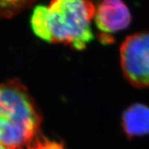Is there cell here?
Returning a JSON list of instances; mask_svg holds the SVG:
<instances>
[{"instance_id": "4", "label": "cell", "mask_w": 149, "mask_h": 149, "mask_svg": "<svg viewBox=\"0 0 149 149\" xmlns=\"http://www.w3.org/2000/svg\"><path fill=\"white\" fill-rule=\"evenodd\" d=\"M131 21V12L123 0H101L94 14L95 24L105 43L112 42L110 34L126 29Z\"/></svg>"}, {"instance_id": "2", "label": "cell", "mask_w": 149, "mask_h": 149, "mask_svg": "<svg viewBox=\"0 0 149 149\" xmlns=\"http://www.w3.org/2000/svg\"><path fill=\"white\" fill-rule=\"evenodd\" d=\"M41 122L39 108L18 79L0 84V142L24 149L40 132Z\"/></svg>"}, {"instance_id": "1", "label": "cell", "mask_w": 149, "mask_h": 149, "mask_svg": "<svg viewBox=\"0 0 149 149\" xmlns=\"http://www.w3.org/2000/svg\"><path fill=\"white\" fill-rule=\"evenodd\" d=\"M95 11L91 0H50L33 8L30 23L43 41L82 50L94 40L91 22Z\"/></svg>"}, {"instance_id": "8", "label": "cell", "mask_w": 149, "mask_h": 149, "mask_svg": "<svg viewBox=\"0 0 149 149\" xmlns=\"http://www.w3.org/2000/svg\"><path fill=\"white\" fill-rule=\"evenodd\" d=\"M0 149H12V148H10L7 147L6 145H5L4 144H2V142H0Z\"/></svg>"}, {"instance_id": "6", "label": "cell", "mask_w": 149, "mask_h": 149, "mask_svg": "<svg viewBox=\"0 0 149 149\" xmlns=\"http://www.w3.org/2000/svg\"><path fill=\"white\" fill-rule=\"evenodd\" d=\"M36 0H0V18H9L29 8Z\"/></svg>"}, {"instance_id": "3", "label": "cell", "mask_w": 149, "mask_h": 149, "mask_svg": "<svg viewBox=\"0 0 149 149\" xmlns=\"http://www.w3.org/2000/svg\"><path fill=\"white\" fill-rule=\"evenodd\" d=\"M120 63L130 84L139 88H149V31L126 37L120 47Z\"/></svg>"}, {"instance_id": "5", "label": "cell", "mask_w": 149, "mask_h": 149, "mask_svg": "<svg viewBox=\"0 0 149 149\" xmlns=\"http://www.w3.org/2000/svg\"><path fill=\"white\" fill-rule=\"evenodd\" d=\"M122 126L129 138L149 135V107L134 104L122 116Z\"/></svg>"}, {"instance_id": "7", "label": "cell", "mask_w": 149, "mask_h": 149, "mask_svg": "<svg viewBox=\"0 0 149 149\" xmlns=\"http://www.w3.org/2000/svg\"><path fill=\"white\" fill-rule=\"evenodd\" d=\"M27 149H65L63 143L46 137L39 132L27 145Z\"/></svg>"}]
</instances>
